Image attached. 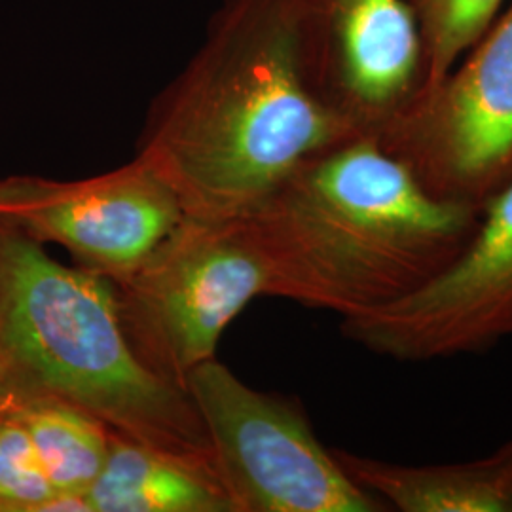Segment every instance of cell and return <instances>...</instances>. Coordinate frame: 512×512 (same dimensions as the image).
Instances as JSON below:
<instances>
[{"label":"cell","instance_id":"cell-1","mask_svg":"<svg viewBox=\"0 0 512 512\" xmlns=\"http://www.w3.org/2000/svg\"><path fill=\"white\" fill-rule=\"evenodd\" d=\"M357 135L313 90L287 0H220L202 46L150 107L137 156L188 217L241 219Z\"/></svg>","mask_w":512,"mask_h":512},{"label":"cell","instance_id":"cell-2","mask_svg":"<svg viewBox=\"0 0 512 512\" xmlns=\"http://www.w3.org/2000/svg\"><path fill=\"white\" fill-rule=\"evenodd\" d=\"M482 209L431 196L376 137L327 148L241 219L270 296L342 319L412 293L475 234Z\"/></svg>","mask_w":512,"mask_h":512},{"label":"cell","instance_id":"cell-3","mask_svg":"<svg viewBox=\"0 0 512 512\" xmlns=\"http://www.w3.org/2000/svg\"><path fill=\"white\" fill-rule=\"evenodd\" d=\"M0 355L14 395L61 399L129 439L217 465L188 391L131 348L112 281L2 222Z\"/></svg>","mask_w":512,"mask_h":512},{"label":"cell","instance_id":"cell-4","mask_svg":"<svg viewBox=\"0 0 512 512\" xmlns=\"http://www.w3.org/2000/svg\"><path fill=\"white\" fill-rule=\"evenodd\" d=\"M112 287L131 348L184 389L194 368L215 359L224 330L245 306L270 296V274L245 220L186 215Z\"/></svg>","mask_w":512,"mask_h":512},{"label":"cell","instance_id":"cell-5","mask_svg":"<svg viewBox=\"0 0 512 512\" xmlns=\"http://www.w3.org/2000/svg\"><path fill=\"white\" fill-rule=\"evenodd\" d=\"M184 389L196 404L238 512H385L315 437L294 399L243 384L217 359Z\"/></svg>","mask_w":512,"mask_h":512},{"label":"cell","instance_id":"cell-6","mask_svg":"<svg viewBox=\"0 0 512 512\" xmlns=\"http://www.w3.org/2000/svg\"><path fill=\"white\" fill-rule=\"evenodd\" d=\"M444 202L484 207L512 177V4L376 137Z\"/></svg>","mask_w":512,"mask_h":512},{"label":"cell","instance_id":"cell-7","mask_svg":"<svg viewBox=\"0 0 512 512\" xmlns=\"http://www.w3.org/2000/svg\"><path fill=\"white\" fill-rule=\"evenodd\" d=\"M342 334L397 363L482 355L512 340V177L444 270L395 302L344 317Z\"/></svg>","mask_w":512,"mask_h":512},{"label":"cell","instance_id":"cell-8","mask_svg":"<svg viewBox=\"0 0 512 512\" xmlns=\"http://www.w3.org/2000/svg\"><path fill=\"white\" fill-rule=\"evenodd\" d=\"M184 217L173 188L141 156L76 181L0 179L2 224L63 247L74 266L110 281L141 266Z\"/></svg>","mask_w":512,"mask_h":512},{"label":"cell","instance_id":"cell-9","mask_svg":"<svg viewBox=\"0 0 512 512\" xmlns=\"http://www.w3.org/2000/svg\"><path fill=\"white\" fill-rule=\"evenodd\" d=\"M315 93L378 137L420 95L423 48L406 0H287Z\"/></svg>","mask_w":512,"mask_h":512},{"label":"cell","instance_id":"cell-10","mask_svg":"<svg viewBox=\"0 0 512 512\" xmlns=\"http://www.w3.org/2000/svg\"><path fill=\"white\" fill-rule=\"evenodd\" d=\"M90 512H238L213 461L110 433L107 463L86 494Z\"/></svg>","mask_w":512,"mask_h":512},{"label":"cell","instance_id":"cell-11","mask_svg":"<svg viewBox=\"0 0 512 512\" xmlns=\"http://www.w3.org/2000/svg\"><path fill=\"white\" fill-rule=\"evenodd\" d=\"M342 469L389 511L512 512V440L482 459L401 465L332 448Z\"/></svg>","mask_w":512,"mask_h":512},{"label":"cell","instance_id":"cell-12","mask_svg":"<svg viewBox=\"0 0 512 512\" xmlns=\"http://www.w3.org/2000/svg\"><path fill=\"white\" fill-rule=\"evenodd\" d=\"M14 416L27 429L59 499L90 512L86 494L101 475L110 452L105 423L54 397H21Z\"/></svg>","mask_w":512,"mask_h":512},{"label":"cell","instance_id":"cell-13","mask_svg":"<svg viewBox=\"0 0 512 512\" xmlns=\"http://www.w3.org/2000/svg\"><path fill=\"white\" fill-rule=\"evenodd\" d=\"M421 38L425 80L435 88L494 23L503 0H406Z\"/></svg>","mask_w":512,"mask_h":512},{"label":"cell","instance_id":"cell-14","mask_svg":"<svg viewBox=\"0 0 512 512\" xmlns=\"http://www.w3.org/2000/svg\"><path fill=\"white\" fill-rule=\"evenodd\" d=\"M80 512L59 499L35 444L14 410L0 416V512Z\"/></svg>","mask_w":512,"mask_h":512},{"label":"cell","instance_id":"cell-15","mask_svg":"<svg viewBox=\"0 0 512 512\" xmlns=\"http://www.w3.org/2000/svg\"><path fill=\"white\" fill-rule=\"evenodd\" d=\"M19 399L18 395H6V393H0V416H6L10 414L16 406H18Z\"/></svg>","mask_w":512,"mask_h":512},{"label":"cell","instance_id":"cell-16","mask_svg":"<svg viewBox=\"0 0 512 512\" xmlns=\"http://www.w3.org/2000/svg\"><path fill=\"white\" fill-rule=\"evenodd\" d=\"M0 393H6V395H14L12 393V387H10V378H8V368L6 363L0 355Z\"/></svg>","mask_w":512,"mask_h":512}]
</instances>
